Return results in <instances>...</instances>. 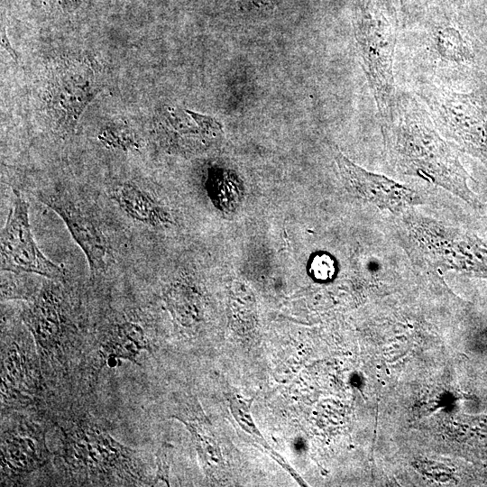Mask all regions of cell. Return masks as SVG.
<instances>
[{"label": "cell", "mask_w": 487, "mask_h": 487, "mask_svg": "<svg viewBox=\"0 0 487 487\" xmlns=\"http://www.w3.org/2000/svg\"><path fill=\"white\" fill-rule=\"evenodd\" d=\"M381 132L388 161L398 173L438 186L473 208H482L457 154L414 95L396 93L391 115L381 123Z\"/></svg>", "instance_id": "1"}, {"label": "cell", "mask_w": 487, "mask_h": 487, "mask_svg": "<svg viewBox=\"0 0 487 487\" xmlns=\"http://www.w3.org/2000/svg\"><path fill=\"white\" fill-rule=\"evenodd\" d=\"M405 214L409 242L427 265L487 279V241L410 210Z\"/></svg>", "instance_id": "2"}, {"label": "cell", "mask_w": 487, "mask_h": 487, "mask_svg": "<svg viewBox=\"0 0 487 487\" xmlns=\"http://www.w3.org/2000/svg\"><path fill=\"white\" fill-rule=\"evenodd\" d=\"M436 130L462 151L487 161V93L420 83L415 93Z\"/></svg>", "instance_id": "3"}, {"label": "cell", "mask_w": 487, "mask_h": 487, "mask_svg": "<svg viewBox=\"0 0 487 487\" xmlns=\"http://www.w3.org/2000/svg\"><path fill=\"white\" fill-rule=\"evenodd\" d=\"M91 58L59 60L47 74L42 100L55 129L70 133L82 112L104 87L101 69Z\"/></svg>", "instance_id": "4"}, {"label": "cell", "mask_w": 487, "mask_h": 487, "mask_svg": "<svg viewBox=\"0 0 487 487\" xmlns=\"http://www.w3.org/2000/svg\"><path fill=\"white\" fill-rule=\"evenodd\" d=\"M64 436L63 456L74 472L98 480L114 474L133 477L134 451L114 440L96 425L81 422Z\"/></svg>", "instance_id": "5"}, {"label": "cell", "mask_w": 487, "mask_h": 487, "mask_svg": "<svg viewBox=\"0 0 487 487\" xmlns=\"http://www.w3.org/2000/svg\"><path fill=\"white\" fill-rule=\"evenodd\" d=\"M28 209V203L15 191L1 232V271L36 273L50 280H60L64 276L62 268L48 259L33 239Z\"/></svg>", "instance_id": "6"}, {"label": "cell", "mask_w": 487, "mask_h": 487, "mask_svg": "<svg viewBox=\"0 0 487 487\" xmlns=\"http://www.w3.org/2000/svg\"><path fill=\"white\" fill-rule=\"evenodd\" d=\"M333 154L345 188L355 198L393 214L405 213L421 203V198L415 190L362 168L336 146L333 147Z\"/></svg>", "instance_id": "7"}, {"label": "cell", "mask_w": 487, "mask_h": 487, "mask_svg": "<svg viewBox=\"0 0 487 487\" xmlns=\"http://www.w3.org/2000/svg\"><path fill=\"white\" fill-rule=\"evenodd\" d=\"M40 199L61 217L84 253L91 273L97 275L103 271L107 262V242L91 215L62 191L41 193Z\"/></svg>", "instance_id": "8"}, {"label": "cell", "mask_w": 487, "mask_h": 487, "mask_svg": "<svg viewBox=\"0 0 487 487\" xmlns=\"http://www.w3.org/2000/svg\"><path fill=\"white\" fill-rule=\"evenodd\" d=\"M52 283H45L23 312V319L38 345L50 350L60 344L62 329L60 302Z\"/></svg>", "instance_id": "9"}, {"label": "cell", "mask_w": 487, "mask_h": 487, "mask_svg": "<svg viewBox=\"0 0 487 487\" xmlns=\"http://www.w3.org/2000/svg\"><path fill=\"white\" fill-rule=\"evenodd\" d=\"M110 195L119 207L136 222L157 226L170 221L158 202L134 183H118L111 188Z\"/></svg>", "instance_id": "10"}, {"label": "cell", "mask_w": 487, "mask_h": 487, "mask_svg": "<svg viewBox=\"0 0 487 487\" xmlns=\"http://www.w3.org/2000/svg\"><path fill=\"white\" fill-rule=\"evenodd\" d=\"M102 348V355L108 362L124 358L137 363L136 355L141 350L149 349V346L142 327L132 322H124L114 326Z\"/></svg>", "instance_id": "11"}, {"label": "cell", "mask_w": 487, "mask_h": 487, "mask_svg": "<svg viewBox=\"0 0 487 487\" xmlns=\"http://www.w3.org/2000/svg\"><path fill=\"white\" fill-rule=\"evenodd\" d=\"M2 457L5 464L17 472H28L41 466L42 450L39 438L7 434L2 437Z\"/></svg>", "instance_id": "12"}, {"label": "cell", "mask_w": 487, "mask_h": 487, "mask_svg": "<svg viewBox=\"0 0 487 487\" xmlns=\"http://www.w3.org/2000/svg\"><path fill=\"white\" fill-rule=\"evenodd\" d=\"M102 142L110 147L127 150L136 146L134 138L127 132L119 129H106L100 136Z\"/></svg>", "instance_id": "13"}, {"label": "cell", "mask_w": 487, "mask_h": 487, "mask_svg": "<svg viewBox=\"0 0 487 487\" xmlns=\"http://www.w3.org/2000/svg\"><path fill=\"white\" fill-rule=\"evenodd\" d=\"M172 456V446L163 443L156 454L157 473L155 482L163 481L169 486V472Z\"/></svg>", "instance_id": "14"}, {"label": "cell", "mask_w": 487, "mask_h": 487, "mask_svg": "<svg viewBox=\"0 0 487 487\" xmlns=\"http://www.w3.org/2000/svg\"><path fill=\"white\" fill-rule=\"evenodd\" d=\"M1 45L2 47L9 53V55L14 60L15 62L18 61V55L15 51L12 48V45L6 36V32L4 27L1 30Z\"/></svg>", "instance_id": "15"}]
</instances>
